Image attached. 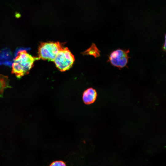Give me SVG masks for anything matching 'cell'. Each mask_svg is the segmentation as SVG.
Returning a JSON list of instances; mask_svg holds the SVG:
<instances>
[{"label":"cell","instance_id":"cell-4","mask_svg":"<svg viewBox=\"0 0 166 166\" xmlns=\"http://www.w3.org/2000/svg\"><path fill=\"white\" fill-rule=\"evenodd\" d=\"M129 50L118 49L113 51L110 54L108 61L113 66L122 68L127 66L129 58L128 53Z\"/></svg>","mask_w":166,"mask_h":166},{"label":"cell","instance_id":"cell-3","mask_svg":"<svg viewBox=\"0 0 166 166\" xmlns=\"http://www.w3.org/2000/svg\"><path fill=\"white\" fill-rule=\"evenodd\" d=\"M75 61L73 55L68 48H63L58 53L53 61L56 67L61 72L69 69Z\"/></svg>","mask_w":166,"mask_h":166},{"label":"cell","instance_id":"cell-1","mask_svg":"<svg viewBox=\"0 0 166 166\" xmlns=\"http://www.w3.org/2000/svg\"><path fill=\"white\" fill-rule=\"evenodd\" d=\"M39 60L34 57L25 50L19 51L14 59L12 66V73L20 78L28 74L33 67L34 62Z\"/></svg>","mask_w":166,"mask_h":166},{"label":"cell","instance_id":"cell-6","mask_svg":"<svg viewBox=\"0 0 166 166\" xmlns=\"http://www.w3.org/2000/svg\"><path fill=\"white\" fill-rule=\"evenodd\" d=\"M9 83L8 77L0 74V97H2L4 90L9 87Z\"/></svg>","mask_w":166,"mask_h":166},{"label":"cell","instance_id":"cell-8","mask_svg":"<svg viewBox=\"0 0 166 166\" xmlns=\"http://www.w3.org/2000/svg\"><path fill=\"white\" fill-rule=\"evenodd\" d=\"M163 49L164 51H165L166 50V38H165L164 43L163 45Z\"/></svg>","mask_w":166,"mask_h":166},{"label":"cell","instance_id":"cell-2","mask_svg":"<svg viewBox=\"0 0 166 166\" xmlns=\"http://www.w3.org/2000/svg\"><path fill=\"white\" fill-rule=\"evenodd\" d=\"M64 47L59 42H42L38 47L39 59L53 61L58 52Z\"/></svg>","mask_w":166,"mask_h":166},{"label":"cell","instance_id":"cell-7","mask_svg":"<svg viewBox=\"0 0 166 166\" xmlns=\"http://www.w3.org/2000/svg\"><path fill=\"white\" fill-rule=\"evenodd\" d=\"M49 166H67L65 163L61 160H56L53 162Z\"/></svg>","mask_w":166,"mask_h":166},{"label":"cell","instance_id":"cell-5","mask_svg":"<svg viewBox=\"0 0 166 166\" xmlns=\"http://www.w3.org/2000/svg\"><path fill=\"white\" fill-rule=\"evenodd\" d=\"M97 96V92L95 89L92 88H89L83 93V101L85 104H91L95 101Z\"/></svg>","mask_w":166,"mask_h":166}]
</instances>
